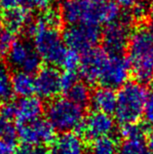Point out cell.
Instances as JSON below:
<instances>
[{"label":"cell","mask_w":153,"mask_h":154,"mask_svg":"<svg viewBox=\"0 0 153 154\" xmlns=\"http://www.w3.org/2000/svg\"><path fill=\"white\" fill-rule=\"evenodd\" d=\"M113 1L117 4L118 6L124 7V8H126V9H131L138 0H113Z\"/></svg>","instance_id":"36"},{"label":"cell","mask_w":153,"mask_h":154,"mask_svg":"<svg viewBox=\"0 0 153 154\" xmlns=\"http://www.w3.org/2000/svg\"><path fill=\"white\" fill-rule=\"evenodd\" d=\"M39 19L43 22L44 25L52 28H57V29L61 26L62 22H63L61 11L54 9V8H49L44 11L43 15Z\"/></svg>","instance_id":"24"},{"label":"cell","mask_w":153,"mask_h":154,"mask_svg":"<svg viewBox=\"0 0 153 154\" xmlns=\"http://www.w3.org/2000/svg\"><path fill=\"white\" fill-rule=\"evenodd\" d=\"M14 154H50V151L43 145H30L23 143L19 146Z\"/></svg>","instance_id":"29"},{"label":"cell","mask_w":153,"mask_h":154,"mask_svg":"<svg viewBox=\"0 0 153 154\" xmlns=\"http://www.w3.org/2000/svg\"><path fill=\"white\" fill-rule=\"evenodd\" d=\"M15 41V34L5 30L0 34V59L7 57L8 53Z\"/></svg>","instance_id":"27"},{"label":"cell","mask_w":153,"mask_h":154,"mask_svg":"<svg viewBox=\"0 0 153 154\" xmlns=\"http://www.w3.org/2000/svg\"><path fill=\"white\" fill-rule=\"evenodd\" d=\"M118 154H153L144 140H126L119 147Z\"/></svg>","instance_id":"22"},{"label":"cell","mask_w":153,"mask_h":154,"mask_svg":"<svg viewBox=\"0 0 153 154\" xmlns=\"http://www.w3.org/2000/svg\"><path fill=\"white\" fill-rule=\"evenodd\" d=\"M90 102L95 110L111 114L117 105V94L113 89L102 86L92 93Z\"/></svg>","instance_id":"15"},{"label":"cell","mask_w":153,"mask_h":154,"mask_svg":"<svg viewBox=\"0 0 153 154\" xmlns=\"http://www.w3.org/2000/svg\"><path fill=\"white\" fill-rule=\"evenodd\" d=\"M2 26H3V23H2V18H0V34H1L2 30Z\"/></svg>","instance_id":"40"},{"label":"cell","mask_w":153,"mask_h":154,"mask_svg":"<svg viewBox=\"0 0 153 154\" xmlns=\"http://www.w3.org/2000/svg\"><path fill=\"white\" fill-rule=\"evenodd\" d=\"M144 124L135 122L122 125L121 135L126 140H143L147 130Z\"/></svg>","instance_id":"21"},{"label":"cell","mask_w":153,"mask_h":154,"mask_svg":"<svg viewBox=\"0 0 153 154\" xmlns=\"http://www.w3.org/2000/svg\"><path fill=\"white\" fill-rule=\"evenodd\" d=\"M77 82V74L74 71L64 70L61 74V88L62 91L67 92L73 85Z\"/></svg>","instance_id":"30"},{"label":"cell","mask_w":153,"mask_h":154,"mask_svg":"<svg viewBox=\"0 0 153 154\" xmlns=\"http://www.w3.org/2000/svg\"><path fill=\"white\" fill-rule=\"evenodd\" d=\"M29 11L23 8H16L13 10L4 11L2 16V23L6 30L16 34L21 30H23L26 26L31 21Z\"/></svg>","instance_id":"17"},{"label":"cell","mask_w":153,"mask_h":154,"mask_svg":"<svg viewBox=\"0 0 153 154\" xmlns=\"http://www.w3.org/2000/svg\"><path fill=\"white\" fill-rule=\"evenodd\" d=\"M52 0H21V5L27 11H46L49 9Z\"/></svg>","instance_id":"28"},{"label":"cell","mask_w":153,"mask_h":154,"mask_svg":"<svg viewBox=\"0 0 153 154\" xmlns=\"http://www.w3.org/2000/svg\"><path fill=\"white\" fill-rule=\"evenodd\" d=\"M150 1H152V2H153V0H150Z\"/></svg>","instance_id":"42"},{"label":"cell","mask_w":153,"mask_h":154,"mask_svg":"<svg viewBox=\"0 0 153 154\" xmlns=\"http://www.w3.org/2000/svg\"><path fill=\"white\" fill-rule=\"evenodd\" d=\"M13 91L11 85V76L7 66L0 63V100H9Z\"/></svg>","instance_id":"23"},{"label":"cell","mask_w":153,"mask_h":154,"mask_svg":"<svg viewBox=\"0 0 153 154\" xmlns=\"http://www.w3.org/2000/svg\"><path fill=\"white\" fill-rule=\"evenodd\" d=\"M148 31L150 32V34L153 37V19H151V21L149 23V26H148Z\"/></svg>","instance_id":"38"},{"label":"cell","mask_w":153,"mask_h":154,"mask_svg":"<svg viewBox=\"0 0 153 154\" xmlns=\"http://www.w3.org/2000/svg\"><path fill=\"white\" fill-rule=\"evenodd\" d=\"M12 91L21 98L30 97L35 93V80L31 74L18 70L11 76Z\"/></svg>","instance_id":"18"},{"label":"cell","mask_w":153,"mask_h":154,"mask_svg":"<svg viewBox=\"0 0 153 154\" xmlns=\"http://www.w3.org/2000/svg\"><path fill=\"white\" fill-rule=\"evenodd\" d=\"M21 5V0H0V8L4 11H9Z\"/></svg>","instance_id":"35"},{"label":"cell","mask_w":153,"mask_h":154,"mask_svg":"<svg viewBox=\"0 0 153 154\" xmlns=\"http://www.w3.org/2000/svg\"><path fill=\"white\" fill-rule=\"evenodd\" d=\"M131 10H132L131 17L136 20H142L143 18H145L147 12H149L147 9L146 3L143 0H138L135 3V5L131 8Z\"/></svg>","instance_id":"32"},{"label":"cell","mask_w":153,"mask_h":154,"mask_svg":"<svg viewBox=\"0 0 153 154\" xmlns=\"http://www.w3.org/2000/svg\"><path fill=\"white\" fill-rule=\"evenodd\" d=\"M0 116L3 117L7 120H11L15 117L16 114V106H15V103L12 102H7L5 104L3 105L0 109Z\"/></svg>","instance_id":"34"},{"label":"cell","mask_w":153,"mask_h":154,"mask_svg":"<svg viewBox=\"0 0 153 154\" xmlns=\"http://www.w3.org/2000/svg\"><path fill=\"white\" fill-rule=\"evenodd\" d=\"M119 150L117 140L112 136H106L92 141L91 152L93 154H117Z\"/></svg>","instance_id":"20"},{"label":"cell","mask_w":153,"mask_h":154,"mask_svg":"<svg viewBox=\"0 0 153 154\" xmlns=\"http://www.w3.org/2000/svg\"><path fill=\"white\" fill-rule=\"evenodd\" d=\"M131 74V66L128 59L122 55L108 54L103 64L99 83L103 87L117 89L128 82Z\"/></svg>","instance_id":"8"},{"label":"cell","mask_w":153,"mask_h":154,"mask_svg":"<svg viewBox=\"0 0 153 154\" xmlns=\"http://www.w3.org/2000/svg\"><path fill=\"white\" fill-rule=\"evenodd\" d=\"M148 13H149V15H150V18L153 19V6L149 9V12H148Z\"/></svg>","instance_id":"39"},{"label":"cell","mask_w":153,"mask_h":154,"mask_svg":"<svg viewBox=\"0 0 153 154\" xmlns=\"http://www.w3.org/2000/svg\"><path fill=\"white\" fill-rule=\"evenodd\" d=\"M50 154H85V144L77 134L63 133L52 143Z\"/></svg>","instance_id":"14"},{"label":"cell","mask_w":153,"mask_h":154,"mask_svg":"<svg viewBox=\"0 0 153 154\" xmlns=\"http://www.w3.org/2000/svg\"><path fill=\"white\" fill-rule=\"evenodd\" d=\"M35 80V93L40 99L53 100L61 93V73L56 66H47L37 71Z\"/></svg>","instance_id":"11"},{"label":"cell","mask_w":153,"mask_h":154,"mask_svg":"<svg viewBox=\"0 0 153 154\" xmlns=\"http://www.w3.org/2000/svg\"><path fill=\"white\" fill-rule=\"evenodd\" d=\"M102 33L99 26L74 25L64 29L63 39L68 49L84 54L96 48L102 40Z\"/></svg>","instance_id":"7"},{"label":"cell","mask_w":153,"mask_h":154,"mask_svg":"<svg viewBox=\"0 0 153 154\" xmlns=\"http://www.w3.org/2000/svg\"><path fill=\"white\" fill-rule=\"evenodd\" d=\"M147 144H148V146H149L150 150L153 153V129L149 132V134H148V143H147Z\"/></svg>","instance_id":"37"},{"label":"cell","mask_w":153,"mask_h":154,"mask_svg":"<svg viewBox=\"0 0 153 154\" xmlns=\"http://www.w3.org/2000/svg\"><path fill=\"white\" fill-rule=\"evenodd\" d=\"M127 52L131 72L136 82L149 83L153 80V37L148 29L139 27L133 31Z\"/></svg>","instance_id":"2"},{"label":"cell","mask_w":153,"mask_h":154,"mask_svg":"<svg viewBox=\"0 0 153 154\" xmlns=\"http://www.w3.org/2000/svg\"><path fill=\"white\" fill-rule=\"evenodd\" d=\"M80 63H81V58L79 56V53L75 52L73 50L67 49L66 54L63 60L62 66L64 70L66 71H74L79 69Z\"/></svg>","instance_id":"25"},{"label":"cell","mask_w":153,"mask_h":154,"mask_svg":"<svg viewBox=\"0 0 153 154\" xmlns=\"http://www.w3.org/2000/svg\"><path fill=\"white\" fill-rule=\"evenodd\" d=\"M147 92L142 84L127 82L117 94L115 118L121 125L139 122L143 115V108Z\"/></svg>","instance_id":"4"},{"label":"cell","mask_w":153,"mask_h":154,"mask_svg":"<svg viewBox=\"0 0 153 154\" xmlns=\"http://www.w3.org/2000/svg\"><path fill=\"white\" fill-rule=\"evenodd\" d=\"M35 52L33 46L23 40H15L7 55L8 64L16 69L22 70L23 64Z\"/></svg>","instance_id":"16"},{"label":"cell","mask_w":153,"mask_h":154,"mask_svg":"<svg viewBox=\"0 0 153 154\" xmlns=\"http://www.w3.org/2000/svg\"><path fill=\"white\" fill-rule=\"evenodd\" d=\"M16 114L15 118L19 124L29 123L40 118L43 112V103L40 98L36 97H26L21 98L15 103Z\"/></svg>","instance_id":"13"},{"label":"cell","mask_w":153,"mask_h":154,"mask_svg":"<svg viewBox=\"0 0 153 154\" xmlns=\"http://www.w3.org/2000/svg\"><path fill=\"white\" fill-rule=\"evenodd\" d=\"M115 129V122L110 114L92 111L84 118L79 132L89 140H95L99 137L111 136Z\"/></svg>","instance_id":"10"},{"label":"cell","mask_w":153,"mask_h":154,"mask_svg":"<svg viewBox=\"0 0 153 154\" xmlns=\"http://www.w3.org/2000/svg\"><path fill=\"white\" fill-rule=\"evenodd\" d=\"M16 143L17 140L0 137V154H14L17 149Z\"/></svg>","instance_id":"33"},{"label":"cell","mask_w":153,"mask_h":154,"mask_svg":"<svg viewBox=\"0 0 153 154\" xmlns=\"http://www.w3.org/2000/svg\"><path fill=\"white\" fill-rule=\"evenodd\" d=\"M55 131L47 119H37L29 123L19 124L17 128L18 139L23 143L30 145H44L55 140Z\"/></svg>","instance_id":"9"},{"label":"cell","mask_w":153,"mask_h":154,"mask_svg":"<svg viewBox=\"0 0 153 154\" xmlns=\"http://www.w3.org/2000/svg\"><path fill=\"white\" fill-rule=\"evenodd\" d=\"M108 56L104 50L94 48L84 53L79 66V73L86 84L99 83L103 64Z\"/></svg>","instance_id":"12"},{"label":"cell","mask_w":153,"mask_h":154,"mask_svg":"<svg viewBox=\"0 0 153 154\" xmlns=\"http://www.w3.org/2000/svg\"><path fill=\"white\" fill-rule=\"evenodd\" d=\"M63 21L69 26H99L109 25L121 17L113 0H64L62 3Z\"/></svg>","instance_id":"1"},{"label":"cell","mask_w":153,"mask_h":154,"mask_svg":"<svg viewBox=\"0 0 153 154\" xmlns=\"http://www.w3.org/2000/svg\"><path fill=\"white\" fill-rule=\"evenodd\" d=\"M67 99L81 107L88 104L91 100V92L85 82H76L66 92Z\"/></svg>","instance_id":"19"},{"label":"cell","mask_w":153,"mask_h":154,"mask_svg":"<svg viewBox=\"0 0 153 154\" xmlns=\"http://www.w3.org/2000/svg\"><path fill=\"white\" fill-rule=\"evenodd\" d=\"M46 119L56 131H79L84 121V110L67 98H55L46 107Z\"/></svg>","instance_id":"5"},{"label":"cell","mask_w":153,"mask_h":154,"mask_svg":"<svg viewBox=\"0 0 153 154\" xmlns=\"http://www.w3.org/2000/svg\"><path fill=\"white\" fill-rule=\"evenodd\" d=\"M0 137L17 140L18 132L11 121L0 116Z\"/></svg>","instance_id":"26"},{"label":"cell","mask_w":153,"mask_h":154,"mask_svg":"<svg viewBox=\"0 0 153 154\" xmlns=\"http://www.w3.org/2000/svg\"><path fill=\"white\" fill-rule=\"evenodd\" d=\"M143 117L148 125H153V90L147 93L143 108Z\"/></svg>","instance_id":"31"},{"label":"cell","mask_w":153,"mask_h":154,"mask_svg":"<svg viewBox=\"0 0 153 154\" xmlns=\"http://www.w3.org/2000/svg\"><path fill=\"white\" fill-rule=\"evenodd\" d=\"M0 109H1V105H0Z\"/></svg>","instance_id":"41"},{"label":"cell","mask_w":153,"mask_h":154,"mask_svg":"<svg viewBox=\"0 0 153 154\" xmlns=\"http://www.w3.org/2000/svg\"><path fill=\"white\" fill-rule=\"evenodd\" d=\"M130 15H121L118 20L107 25L102 33V42L104 51L110 55H122L127 49L132 31Z\"/></svg>","instance_id":"6"},{"label":"cell","mask_w":153,"mask_h":154,"mask_svg":"<svg viewBox=\"0 0 153 154\" xmlns=\"http://www.w3.org/2000/svg\"><path fill=\"white\" fill-rule=\"evenodd\" d=\"M33 47L42 60L52 66H61L67 48L57 28L44 25L39 18L33 22Z\"/></svg>","instance_id":"3"}]
</instances>
